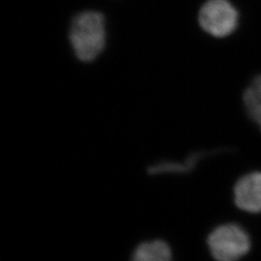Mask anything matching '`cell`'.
<instances>
[{"label": "cell", "instance_id": "cell-1", "mask_svg": "<svg viewBox=\"0 0 261 261\" xmlns=\"http://www.w3.org/2000/svg\"><path fill=\"white\" fill-rule=\"evenodd\" d=\"M106 23L103 15L96 11H85L72 20L69 39L75 56L91 62L102 54L106 46Z\"/></svg>", "mask_w": 261, "mask_h": 261}, {"label": "cell", "instance_id": "cell-2", "mask_svg": "<svg viewBox=\"0 0 261 261\" xmlns=\"http://www.w3.org/2000/svg\"><path fill=\"white\" fill-rule=\"evenodd\" d=\"M251 245L250 235L236 224L219 225L207 238L209 252L216 261H239L250 252Z\"/></svg>", "mask_w": 261, "mask_h": 261}, {"label": "cell", "instance_id": "cell-3", "mask_svg": "<svg viewBox=\"0 0 261 261\" xmlns=\"http://www.w3.org/2000/svg\"><path fill=\"white\" fill-rule=\"evenodd\" d=\"M201 28L214 37H225L237 27L238 14L227 0H208L198 15Z\"/></svg>", "mask_w": 261, "mask_h": 261}, {"label": "cell", "instance_id": "cell-4", "mask_svg": "<svg viewBox=\"0 0 261 261\" xmlns=\"http://www.w3.org/2000/svg\"><path fill=\"white\" fill-rule=\"evenodd\" d=\"M236 206L248 213L261 212V172L254 171L240 178L233 191Z\"/></svg>", "mask_w": 261, "mask_h": 261}, {"label": "cell", "instance_id": "cell-5", "mask_svg": "<svg viewBox=\"0 0 261 261\" xmlns=\"http://www.w3.org/2000/svg\"><path fill=\"white\" fill-rule=\"evenodd\" d=\"M130 261H172V252L168 243L153 240L139 245Z\"/></svg>", "mask_w": 261, "mask_h": 261}, {"label": "cell", "instance_id": "cell-6", "mask_svg": "<svg viewBox=\"0 0 261 261\" xmlns=\"http://www.w3.org/2000/svg\"><path fill=\"white\" fill-rule=\"evenodd\" d=\"M243 100L249 116L261 130V75L255 77L248 86L243 96Z\"/></svg>", "mask_w": 261, "mask_h": 261}]
</instances>
